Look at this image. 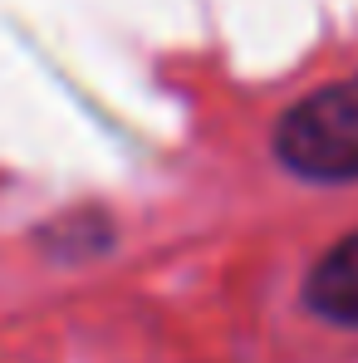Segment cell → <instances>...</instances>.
<instances>
[{
	"instance_id": "6da1fadb",
	"label": "cell",
	"mask_w": 358,
	"mask_h": 363,
	"mask_svg": "<svg viewBox=\"0 0 358 363\" xmlns=\"http://www.w3.org/2000/svg\"><path fill=\"white\" fill-rule=\"evenodd\" d=\"M275 152L309 182H358V79L299 99L275 128Z\"/></svg>"
},
{
	"instance_id": "7a4b0ae2",
	"label": "cell",
	"mask_w": 358,
	"mask_h": 363,
	"mask_svg": "<svg viewBox=\"0 0 358 363\" xmlns=\"http://www.w3.org/2000/svg\"><path fill=\"white\" fill-rule=\"evenodd\" d=\"M304 304H309L319 319H329V324L358 329V231L344 236V241L309 270Z\"/></svg>"
}]
</instances>
